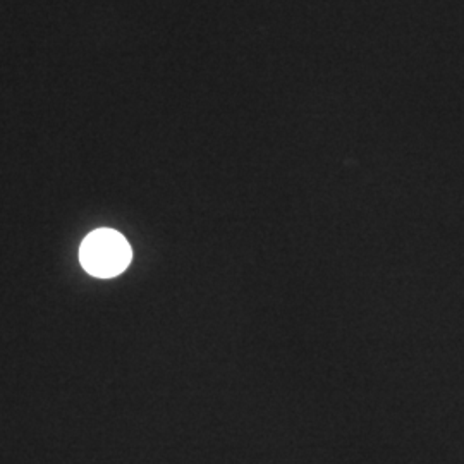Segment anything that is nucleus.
<instances>
[{"label": "nucleus", "mask_w": 464, "mask_h": 464, "mask_svg": "<svg viewBox=\"0 0 464 464\" xmlns=\"http://www.w3.org/2000/svg\"><path fill=\"white\" fill-rule=\"evenodd\" d=\"M131 248L122 234L112 229H99L84 237L80 260L84 270L95 277H116L131 262Z\"/></svg>", "instance_id": "obj_1"}]
</instances>
